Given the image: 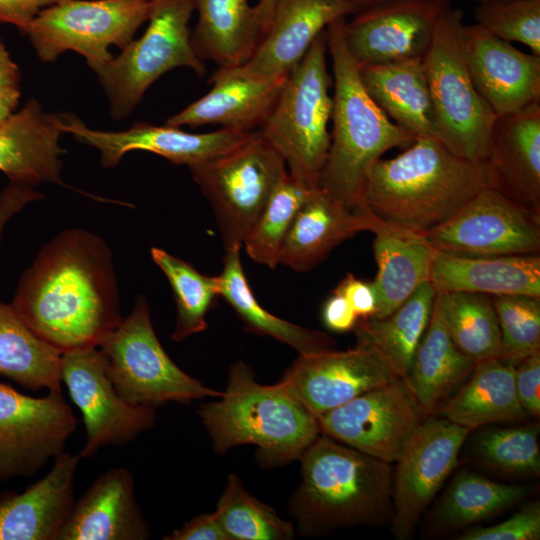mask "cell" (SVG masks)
<instances>
[{
  "mask_svg": "<svg viewBox=\"0 0 540 540\" xmlns=\"http://www.w3.org/2000/svg\"><path fill=\"white\" fill-rule=\"evenodd\" d=\"M10 305L61 355L98 347L122 321L108 245L83 229L61 232L23 273Z\"/></svg>",
  "mask_w": 540,
  "mask_h": 540,
  "instance_id": "obj_1",
  "label": "cell"
},
{
  "mask_svg": "<svg viewBox=\"0 0 540 540\" xmlns=\"http://www.w3.org/2000/svg\"><path fill=\"white\" fill-rule=\"evenodd\" d=\"M486 187L485 161L460 157L436 138L418 136L401 154L372 165L361 205L386 223L425 234Z\"/></svg>",
  "mask_w": 540,
  "mask_h": 540,
  "instance_id": "obj_2",
  "label": "cell"
},
{
  "mask_svg": "<svg viewBox=\"0 0 540 540\" xmlns=\"http://www.w3.org/2000/svg\"><path fill=\"white\" fill-rule=\"evenodd\" d=\"M301 482L289 502L300 534L375 525L393 510L390 463L320 434L303 452Z\"/></svg>",
  "mask_w": 540,
  "mask_h": 540,
  "instance_id": "obj_3",
  "label": "cell"
},
{
  "mask_svg": "<svg viewBox=\"0 0 540 540\" xmlns=\"http://www.w3.org/2000/svg\"><path fill=\"white\" fill-rule=\"evenodd\" d=\"M346 17L326 28L332 60L334 95L330 147L318 189L341 204L356 208L368 171L392 148H406L415 135L395 124L366 92L359 68L350 55L343 26Z\"/></svg>",
  "mask_w": 540,
  "mask_h": 540,
  "instance_id": "obj_4",
  "label": "cell"
},
{
  "mask_svg": "<svg viewBox=\"0 0 540 540\" xmlns=\"http://www.w3.org/2000/svg\"><path fill=\"white\" fill-rule=\"evenodd\" d=\"M219 398L200 405L197 413L221 455L251 444L258 448L260 463L278 466L299 460L321 434L318 417L283 382L260 384L241 360L231 365Z\"/></svg>",
  "mask_w": 540,
  "mask_h": 540,
  "instance_id": "obj_5",
  "label": "cell"
},
{
  "mask_svg": "<svg viewBox=\"0 0 540 540\" xmlns=\"http://www.w3.org/2000/svg\"><path fill=\"white\" fill-rule=\"evenodd\" d=\"M327 52L325 29L288 73L270 115L259 129L282 156L289 174L311 189H318L330 147L328 123L333 101Z\"/></svg>",
  "mask_w": 540,
  "mask_h": 540,
  "instance_id": "obj_6",
  "label": "cell"
},
{
  "mask_svg": "<svg viewBox=\"0 0 540 540\" xmlns=\"http://www.w3.org/2000/svg\"><path fill=\"white\" fill-rule=\"evenodd\" d=\"M463 27V12L452 7L439 19L422 61L435 113L436 139L460 157L485 161L497 116L471 79Z\"/></svg>",
  "mask_w": 540,
  "mask_h": 540,
  "instance_id": "obj_7",
  "label": "cell"
},
{
  "mask_svg": "<svg viewBox=\"0 0 540 540\" xmlns=\"http://www.w3.org/2000/svg\"><path fill=\"white\" fill-rule=\"evenodd\" d=\"M193 11L191 0H152L143 35L94 71L113 119L128 117L147 89L168 71L187 67L200 76L205 73L191 41Z\"/></svg>",
  "mask_w": 540,
  "mask_h": 540,
  "instance_id": "obj_8",
  "label": "cell"
},
{
  "mask_svg": "<svg viewBox=\"0 0 540 540\" xmlns=\"http://www.w3.org/2000/svg\"><path fill=\"white\" fill-rule=\"evenodd\" d=\"M98 348L116 392L129 404L156 409L167 402L187 403L222 394L185 373L169 357L154 331L144 296L137 297L131 313Z\"/></svg>",
  "mask_w": 540,
  "mask_h": 540,
  "instance_id": "obj_9",
  "label": "cell"
},
{
  "mask_svg": "<svg viewBox=\"0 0 540 540\" xmlns=\"http://www.w3.org/2000/svg\"><path fill=\"white\" fill-rule=\"evenodd\" d=\"M189 169L212 205L225 250L243 246L288 173L284 159L259 129L239 147Z\"/></svg>",
  "mask_w": 540,
  "mask_h": 540,
  "instance_id": "obj_10",
  "label": "cell"
},
{
  "mask_svg": "<svg viewBox=\"0 0 540 540\" xmlns=\"http://www.w3.org/2000/svg\"><path fill=\"white\" fill-rule=\"evenodd\" d=\"M152 0H60L30 22L27 35L38 58L53 62L66 51L82 55L96 71L125 48L148 20Z\"/></svg>",
  "mask_w": 540,
  "mask_h": 540,
  "instance_id": "obj_11",
  "label": "cell"
},
{
  "mask_svg": "<svg viewBox=\"0 0 540 540\" xmlns=\"http://www.w3.org/2000/svg\"><path fill=\"white\" fill-rule=\"evenodd\" d=\"M424 415L406 381L399 378L318 416V421L321 434L392 464Z\"/></svg>",
  "mask_w": 540,
  "mask_h": 540,
  "instance_id": "obj_12",
  "label": "cell"
},
{
  "mask_svg": "<svg viewBox=\"0 0 540 540\" xmlns=\"http://www.w3.org/2000/svg\"><path fill=\"white\" fill-rule=\"evenodd\" d=\"M77 426L61 390L32 397L0 383V480L35 475L65 450Z\"/></svg>",
  "mask_w": 540,
  "mask_h": 540,
  "instance_id": "obj_13",
  "label": "cell"
},
{
  "mask_svg": "<svg viewBox=\"0 0 540 540\" xmlns=\"http://www.w3.org/2000/svg\"><path fill=\"white\" fill-rule=\"evenodd\" d=\"M423 236L437 251L460 256L539 254L540 219L486 187Z\"/></svg>",
  "mask_w": 540,
  "mask_h": 540,
  "instance_id": "obj_14",
  "label": "cell"
},
{
  "mask_svg": "<svg viewBox=\"0 0 540 540\" xmlns=\"http://www.w3.org/2000/svg\"><path fill=\"white\" fill-rule=\"evenodd\" d=\"M60 376L86 429L80 458L107 445H125L154 425L155 408L129 404L116 392L98 347L62 354Z\"/></svg>",
  "mask_w": 540,
  "mask_h": 540,
  "instance_id": "obj_15",
  "label": "cell"
},
{
  "mask_svg": "<svg viewBox=\"0 0 540 540\" xmlns=\"http://www.w3.org/2000/svg\"><path fill=\"white\" fill-rule=\"evenodd\" d=\"M470 431L445 418H426L412 436L393 477L392 531L408 539L458 462Z\"/></svg>",
  "mask_w": 540,
  "mask_h": 540,
  "instance_id": "obj_16",
  "label": "cell"
},
{
  "mask_svg": "<svg viewBox=\"0 0 540 540\" xmlns=\"http://www.w3.org/2000/svg\"><path fill=\"white\" fill-rule=\"evenodd\" d=\"M450 0H384L345 19L346 47L358 66L423 59Z\"/></svg>",
  "mask_w": 540,
  "mask_h": 540,
  "instance_id": "obj_17",
  "label": "cell"
},
{
  "mask_svg": "<svg viewBox=\"0 0 540 540\" xmlns=\"http://www.w3.org/2000/svg\"><path fill=\"white\" fill-rule=\"evenodd\" d=\"M401 378L370 345L299 355L280 380L317 417Z\"/></svg>",
  "mask_w": 540,
  "mask_h": 540,
  "instance_id": "obj_18",
  "label": "cell"
},
{
  "mask_svg": "<svg viewBox=\"0 0 540 540\" xmlns=\"http://www.w3.org/2000/svg\"><path fill=\"white\" fill-rule=\"evenodd\" d=\"M62 115L64 133H70L78 142L96 148L105 168L117 166L126 153L135 150L152 152L189 168L232 151L254 132L222 128L207 133H190L180 127L147 122H137L124 131H102L89 128L73 114Z\"/></svg>",
  "mask_w": 540,
  "mask_h": 540,
  "instance_id": "obj_19",
  "label": "cell"
},
{
  "mask_svg": "<svg viewBox=\"0 0 540 540\" xmlns=\"http://www.w3.org/2000/svg\"><path fill=\"white\" fill-rule=\"evenodd\" d=\"M467 67L496 116L540 101V56L527 54L481 26L464 25Z\"/></svg>",
  "mask_w": 540,
  "mask_h": 540,
  "instance_id": "obj_20",
  "label": "cell"
},
{
  "mask_svg": "<svg viewBox=\"0 0 540 540\" xmlns=\"http://www.w3.org/2000/svg\"><path fill=\"white\" fill-rule=\"evenodd\" d=\"M485 165L489 187L540 219V101L496 117Z\"/></svg>",
  "mask_w": 540,
  "mask_h": 540,
  "instance_id": "obj_21",
  "label": "cell"
},
{
  "mask_svg": "<svg viewBox=\"0 0 540 540\" xmlns=\"http://www.w3.org/2000/svg\"><path fill=\"white\" fill-rule=\"evenodd\" d=\"M350 14L344 0H280L252 56L231 68L254 78L287 76L322 31Z\"/></svg>",
  "mask_w": 540,
  "mask_h": 540,
  "instance_id": "obj_22",
  "label": "cell"
},
{
  "mask_svg": "<svg viewBox=\"0 0 540 540\" xmlns=\"http://www.w3.org/2000/svg\"><path fill=\"white\" fill-rule=\"evenodd\" d=\"M150 536L136 501L133 474L115 467L99 475L75 500L57 540H145Z\"/></svg>",
  "mask_w": 540,
  "mask_h": 540,
  "instance_id": "obj_23",
  "label": "cell"
},
{
  "mask_svg": "<svg viewBox=\"0 0 540 540\" xmlns=\"http://www.w3.org/2000/svg\"><path fill=\"white\" fill-rule=\"evenodd\" d=\"M62 124V113L44 112L35 99L0 122V171L10 182L64 185L61 157L65 150L59 144Z\"/></svg>",
  "mask_w": 540,
  "mask_h": 540,
  "instance_id": "obj_24",
  "label": "cell"
},
{
  "mask_svg": "<svg viewBox=\"0 0 540 540\" xmlns=\"http://www.w3.org/2000/svg\"><path fill=\"white\" fill-rule=\"evenodd\" d=\"M79 460L64 450L50 471L24 492L0 496V540H57L75 502Z\"/></svg>",
  "mask_w": 540,
  "mask_h": 540,
  "instance_id": "obj_25",
  "label": "cell"
},
{
  "mask_svg": "<svg viewBox=\"0 0 540 540\" xmlns=\"http://www.w3.org/2000/svg\"><path fill=\"white\" fill-rule=\"evenodd\" d=\"M286 77L254 78L232 68H219L210 77L212 89L168 118L166 124L175 127L219 124L239 131L258 130L270 115Z\"/></svg>",
  "mask_w": 540,
  "mask_h": 540,
  "instance_id": "obj_26",
  "label": "cell"
},
{
  "mask_svg": "<svg viewBox=\"0 0 540 540\" xmlns=\"http://www.w3.org/2000/svg\"><path fill=\"white\" fill-rule=\"evenodd\" d=\"M368 210L347 207L315 189L298 211L281 249L279 265L296 272L311 270L339 244L369 231Z\"/></svg>",
  "mask_w": 540,
  "mask_h": 540,
  "instance_id": "obj_27",
  "label": "cell"
},
{
  "mask_svg": "<svg viewBox=\"0 0 540 540\" xmlns=\"http://www.w3.org/2000/svg\"><path fill=\"white\" fill-rule=\"evenodd\" d=\"M368 214L369 231L375 236L373 249L378 267L373 280L378 294V311L372 317L384 318L418 287L429 282L437 250L423 234L386 223L369 210Z\"/></svg>",
  "mask_w": 540,
  "mask_h": 540,
  "instance_id": "obj_28",
  "label": "cell"
},
{
  "mask_svg": "<svg viewBox=\"0 0 540 540\" xmlns=\"http://www.w3.org/2000/svg\"><path fill=\"white\" fill-rule=\"evenodd\" d=\"M429 282L436 293L540 297V255L468 257L437 251Z\"/></svg>",
  "mask_w": 540,
  "mask_h": 540,
  "instance_id": "obj_29",
  "label": "cell"
},
{
  "mask_svg": "<svg viewBox=\"0 0 540 540\" xmlns=\"http://www.w3.org/2000/svg\"><path fill=\"white\" fill-rule=\"evenodd\" d=\"M476 363L454 344L436 293L429 323L404 379L424 413H435L471 375Z\"/></svg>",
  "mask_w": 540,
  "mask_h": 540,
  "instance_id": "obj_30",
  "label": "cell"
},
{
  "mask_svg": "<svg viewBox=\"0 0 540 540\" xmlns=\"http://www.w3.org/2000/svg\"><path fill=\"white\" fill-rule=\"evenodd\" d=\"M423 59L358 66L372 100L393 122L415 137L436 138L437 126Z\"/></svg>",
  "mask_w": 540,
  "mask_h": 540,
  "instance_id": "obj_31",
  "label": "cell"
},
{
  "mask_svg": "<svg viewBox=\"0 0 540 540\" xmlns=\"http://www.w3.org/2000/svg\"><path fill=\"white\" fill-rule=\"evenodd\" d=\"M191 1L198 13L191 41L199 58L219 68L244 64L262 38L254 6L248 0Z\"/></svg>",
  "mask_w": 540,
  "mask_h": 540,
  "instance_id": "obj_32",
  "label": "cell"
},
{
  "mask_svg": "<svg viewBox=\"0 0 540 540\" xmlns=\"http://www.w3.org/2000/svg\"><path fill=\"white\" fill-rule=\"evenodd\" d=\"M440 413L470 432L486 424L528 416L516 393L514 366L498 358L478 361L469 380L442 406Z\"/></svg>",
  "mask_w": 540,
  "mask_h": 540,
  "instance_id": "obj_33",
  "label": "cell"
},
{
  "mask_svg": "<svg viewBox=\"0 0 540 540\" xmlns=\"http://www.w3.org/2000/svg\"><path fill=\"white\" fill-rule=\"evenodd\" d=\"M240 249L233 247L225 250L223 269L217 278L219 296L237 313L246 330L280 341L299 355L334 349L336 341L328 334L279 318L259 304L244 274Z\"/></svg>",
  "mask_w": 540,
  "mask_h": 540,
  "instance_id": "obj_34",
  "label": "cell"
},
{
  "mask_svg": "<svg viewBox=\"0 0 540 540\" xmlns=\"http://www.w3.org/2000/svg\"><path fill=\"white\" fill-rule=\"evenodd\" d=\"M436 292L422 284L394 312L384 318L358 319V342L372 346L403 379L430 320Z\"/></svg>",
  "mask_w": 540,
  "mask_h": 540,
  "instance_id": "obj_35",
  "label": "cell"
},
{
  "mask_svg": "<svg viewBox=\"0 0 540 540\" xmlns=\"http://www.w3.org/2000/svg\"><path fill=\"white\" fill-rule=\"evenodd\" d=\"M61 354L0 301V374L30 390H61Z\"/></svg>",
  "mask_w": 540,
  "mask_h": 540,
  "instance_id": "obj_36",
  "label": "cell"
},
{
  "mask_svg": "<svg viewBox=\"0 0 540 540\" xmlns=\"http://www.w3.org/2000/svg\"><path fill=\"white\" fill-rule=\"evenodd\" d=\"M437 294L456 347L475 362L499 358L501 334L491 296L464 291Z\"/></svg>",
  "mask_w": 540,
  "mask_h": 540,
  "instance_id": "obj_37",
  "label": "cell"
},
{
  "mask_svg": "<svg viewBox=\"0 0 540 540\" xmlns=\"http://www.w3.org/2000/svg\"><path fill=\"white\" fill-rule=\"evenodd\" d=\"M528 492L527 486L498 483L461 471L443 497L439 521L448 529L464 527L513 506Z\"/></svg>",
  "mask_w": 540,
  "mask_h": 540,
  "instance_id": "obj_38",
  "label": "cell"
},
{
  "mask_svg": "<svg viewBox=\"0 0 540 540\" xmlns=\"http://www.w3.org/2000/svg\"><path fill=\"white\" fill-rule=\"evenodd\" d=\"M151 257L167 277L177 306L171 338L182 342L204 331L207 313L219 296L217 276L204 275L186 261L157 247L151 249Z\"/></svg>",
  "mask_w": 540,
  "mask_h": 540,
  "instance_id": "obj_39",
  "label": "cell"
},
{
  "mask_svg": "<svg viewBox=\"0 0 540 540\" xmlns=\"http://www.w3.org/2000/svg\"><path fill=\"white\" fill-rule=\"evenodd\" d=\"M214 512L229 540H289L295 537L293 524L250 494L234 473L228 476Z\"/></svg>",
  "mask_w": 540,
  "mask_h": 540,
  "instance_id": "obj_40",
  "label": "cell"
},
{
  "mask_svg": "<svg viewBox=\"0 0 540 540\" xmlns=\"http://www.w3.org/2000/svg\"><path fill=\"white\" fill-rule=\"evenodd\" d=\"M314 190L289 172L286 174L243 242L252 260L272 269L279 265L285 238L298 211Z\"/></svg>",
  "mask_w": 540,
  "mask_h": 540,
  "instance_id": "obj_41",
  "label": "cell"
},
{
  "mask_svg": "<svg viewBox=\"0 0 540 540\" xmlns=\"http://www.w3.org/2000/svg\"><path fill=\"white\" fill-rule=\"evenodd\" d=\"M501 334V361L516 366L540 351V297L491 296Z\"/></svg>",
  "mask_w": 540,
  "mask_h": 540,
  "instance_id": "obj_42",
  "label": "cell"
},
{
  "mask_svg": "<svg viewBox=\"0 0 540 540\" xmlns=\"http://www.w3.org/2000/svg\"><path fill=\"white\" fill-rule=\"evenodd\" d=\"M539 425L493 428L476 439L481 459L509 474L533 475L540 471Z\"/></svg>",
  "mask_w": 540,
  "mask_h": 540,
  "instance_id": "obj_43",
  "label": "cell"
},
{
  "mask_svg": "<svg viewBox=\"0 0 540 540\" xmlns=\"http://www.w3.org/2000/svg\"><path fill=\"white\" fill-rule=\"evenodd\" d=\"M476 24L507 42H519L540 56V0L479 4Z\"/></svg>",
  "mask_w": 540,
  "mask_h": 540,
  "instance_id": "obj_44",
  "label": "cell"
},
{
  "mask_svg": "<svg viewBox=\"0 0 540 540\" xmlns=\"http://www.w3.org/2000/svg\"><path fill=\"white\" fill-rule=\"evenodd\" d=\"M540 538V505L531 503L507 520L489 527H476L460 540H537Z\"/></svg>",
  "mask_w": 540,
  "mask_h": 540,
  "instance_id": "obj_45",
  "label": "cell"
},
{
  "mask_svg": "<svg viewBox=\"0 0 540 540\" xmlns=\"http://www.w3.org/2000/svg\"><path fill=\"white\" fill-rule=\"evenodd\" d=\"M515 387L520 404L528 415H540V351L521 360L515 367Z\"/></svg>",
  "mask_w": 540,
  "mask_h": 540,
  "instance_id": "obj_46",
  "label": "cell"
},
{
  "mask_svg": "<svg viewBox=\"0 0 540 540\" xmlns=\"http://www.w3.org/2000/svg\"><path fill=\"white\" fill-rule=\"evenodd\" d=\"M348 301L358 319L375 316L378 311V294L373 281H365L347 274L334 290Z\"/></svg>",
  "mask_w": 540,
  "mask_h": 540,
  "instance_id": "obj_47",
  "label": "cell"
},
{
  "mask_svg": "<svg viewBox=\"0 0 540 540\" xmlns=\"http://www.w3.org/2000/svg\"><path fill=\"white\" fill-rule=\"evenodd\" d=\"M164 540H229L215 512L200 514L181 528L163 537Z\"/></svg>",
  "mask_w": 540,
  "mask_h": 540,
  "instance_id": "obj_48",
  "label": "cell"
},
{
  "mask_svg": "<svg viewBox=\"0 0 540 540\" xmlns=\"http://www.w3.org/2000/svg\"><path fill=\"white\" fill-rule=\"evenodd\" d=\"M60 0H0V22L16 26L23 34L38 13Z\"/></svg>",
  "mask_w": 540,
  "mask_h": 540,
  "instance_id": "obj_49",
  "label": "cell"
},
{
  "mask_svg": "<svg viewBox=\"0 0 540 540\" xmlns=\"http://www.w3.org/2000/svg\"><path fill=\"white\" fill-rule=\"evenodd\" d=\"M43 199L30 185L10 182L0 194V240L7 221L26 204Z\"/></svg>",
  "mask_w": 540,
  "mask_h": 540,
  "instance_id": "obj_50",
  "label": "cell"
},
{
  "mask_svg": "<svg viewBox=\"0 0 540 540\" xmlns=\"http://www.w3.org/2000/svg\"><path fill=\"white\" fill-rule=\"evenodd\" d=\"M322 320L329 330L346 332L354 329L358 316L345 297L334 291L324 303Z\"/></svg>",
  "mask_w": 540,
  "mask_h": 540,
  "instance_id": "obj_51",
  "label": "cell"
},
{
  "mask_svg": "<svg viewBox=\"0 0 540 540\" xmlns=\"http://www.w3.org/2000/svg\"><path fill=\"white\" fill-rule=\"evenodd\" d=\"M21 72L0 37V86L20 87Z\"/></svg>",
  "mask_w": 540,
  "mask_h": 540,
  "instance_id": "obj_52",
  "label": "cell"
},
{
  "mask_svg": "<svg viewBox=\"0 0 540 540\" xmlns=\"http://www.w3.org/2000/svg\"><path fill=\"white\" fill-rule=\"evenodd\" d=\"M20 97V87L0 86V122L16 111Z\"/></svg>",
  "mask_w": 540,
  "mask_h": 540,
  "instance_id": "obj_53",
  "label": "cell"
},
{
  "mask_svg": "<svg viewBox=\"0 0 540 540\" xmlns=\"http://www.w3.org/2000/svg\"><path fill=\"white\" fill-rule=\"evenodd\" d=\"M280 0H259L254 6L262 36L267 31L275 8Z\"/></svg>",
  "mask_w": 540,
  "mask_h": 540,
  "instance_id": "obj_54",
  "label": "cell"
},
{
  "mask_svg": "<svg viewBox=\"0 0 540 540\" xmlns=\"http://www.w3.org/2000/svg\"><path fill=\"white\" fill-rule=\"evenodd\" d=\"M352 9L353 14L384 0H344Z\"/></svg>",
  "mask_w": 540,
  "mask_h": 540,
  "instance_id": "obj_55",
  "label": "cell"
},
{
  "mask_svg": "<svg viewBox=\"0 0 540 540\" xmlns=\"http://www.w3.org/2000/svg\"><path fill=\"white\" fill-rule=\"evenodd\" d=\"M500 1H506V0H478L479 4H487V3H494V2H500Z\"/></svg>",
  "mask_w": 540,
  "mask_h": 540,
  "instance_id": "obj_56",
  "label": "cell"
}]
</instances>
